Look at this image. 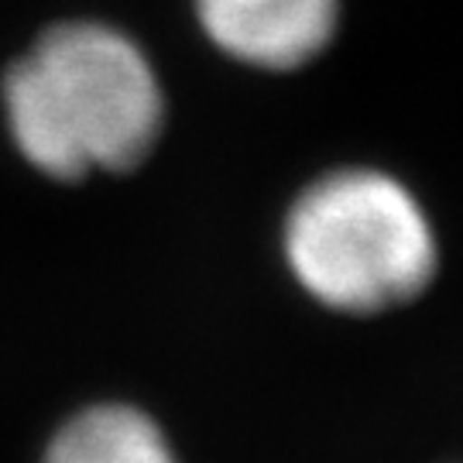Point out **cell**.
Returning a JSON list of instances; mask_svg holds the SVG:
<instances>
[{
	"label": "cell",
	"instance_id": "6da1fadb",
	"mask_svg": "<svg viewBox=\"0 0 463 463\" xmlns=\"http://www.w3.org/2000/svg\"><path fill=\"white\" fill-rule=\"evenodd\" d=\"M4 117L24 162L80 183L128 172L158 145L165 97L131 34L103 21L55 24L4 76Z\"/></svg>",
	"mask_w": 463,
	"mask_h": 463
},
{
	"label": "cell",
	"instance_id": "7a4b0ae2",
	"mask_svg": "<svg viewBox=\"0 0 463 463\" xmlns=\"http://www.w3.org/2000/svg\"><path fill=\"white\" fill-rule=\"evenodd\" d=\"M281 254L306 296L344 316L409 306L439 268L430 213L378 168H336L306 185L285 216Z\"/></svg>",
	"mask_w": 463,
	"mask_h": 463
},
{
	"label": "cell",
	"instance_id": "3957f363",
	"mask_svg": "<svg viewBox=\"0 0 463 463\" xmlns=\"http://www.w3.org/2000/svg\"><path fill=\"white\" fill-rule=\"evenodd\" d=\"M203 34L223 55L288 72L323 55L340 24V0H193Z\"/></svg>",
	"mask_w": 463,
	"mask_h": 463
},
{
	"label": "cell",
	"instance_id": "277c9868",
	"mask_svg": "<svg viewBox=\"0 0 463 463\" xmlns=\"http://www.w3.org/2000/svg\"><path fill=\"white\" fill-rule=\"evenodd\" d=\"M42 463H183L155 415L131 402H93L52 432Z\"/></svg>",
	"mask_w": 463,
	"mask_h": 463
}]
</instances>
